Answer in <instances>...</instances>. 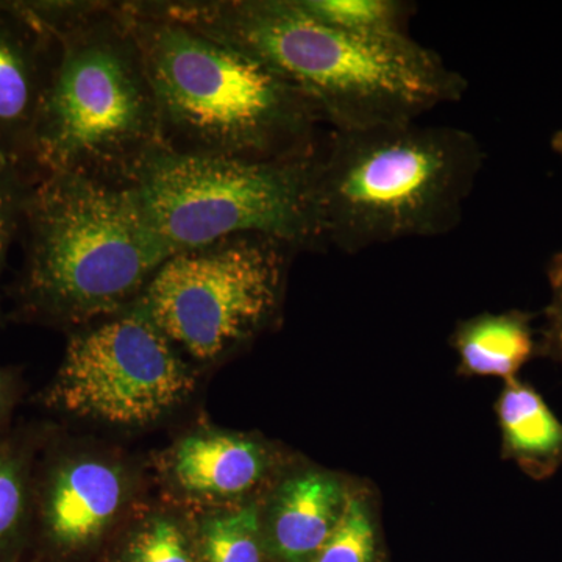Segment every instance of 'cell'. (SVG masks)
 I'll return each mask as SVG.
<instances>
[{
  "label": "cell",
  "mask_w": 562,
  "mask_h": 562,
  "mask_svg": "<svg viewBox=\"0 0 562 562\" xmlns=\"http://www.w3.org/2000/svg\"><path fill=\"white\" fill-rule=\"evenodd\" d=\"M139 3L261 63L305 95L331 131L416 122L468 90L460 72L412 36L368 38L339 31L299 0Z\"/></svg>",
  "instance_id": "cell-1"
},
{
  "label": "cell",
  "mask_w": 562,
  "mask_h": 562,
  "mask_svg": "<svg viewBox=\"0 0 562 562\" xmlns=\"http://www.w3.org/2000/svg\"><path fill=\"white\" fill-rule=\"evenodd\" d=\"M57 43L33 138L41 176L74 173L125 187L162 147L143 55L121 2L25 0Z\"/></svg>",
  "instance_id": "cell-2"
},
{
  "label": "cell",
  "mask_w": 562,
  "mask_h": 562,
  "mask_svg": "<svg viewBox=\"0 0 562 562\" xmlns=\"http://www.w3.org/2000/svg\"><path fill=\"white\" fill-rule=\"evenodd\" d=\"M121 3L154 88L165 149L244 161L317 149L324 117L272 70L139 2Z\"/></svg>",
  "instance_id": "cell-3"
},
{
  "label": "cell",
  "mask_w": 562,
  "mask_h": 562,
  "mask_svg": "<svg viewBox=\"0 0 562 562\" xmlns=\"http://www.w3.org/2000/svg\"><path fill=\"white\" fill-rule=\"evenodd\" d=\"M472 133L447 125L331 131L314 166L321 247L358 254L460 225L483 168Z\"/></svg>",
  "instance_id": "cell-4"
},
{
  "label": "cell",
  "mask_w": 562,
  "mask_h": 562,
  "mask_svg": "<svg viewBox=\"0 0 562 562\" xmlns=\"http://www.w3.org/2000/svg\"><path fill=\"white\" fill-rule=\"evenodd\" d=\"M21 243L11 317L68 333L138 301L168 260L124 187L74 173L41 177Z\"/></svg>",
  "instance_id": "cell-5"
},
{
  "label": "cell",
  "mask_w": 562,
  "mask_h": 562,
  "mask_svg": "<svg viewBox=\"0 0 562 562\" xmlns=\"http://www.w3.org/2000/svg\"><path fill=\"white\" fill-rule=\"evenodd\" d=\"M316 150L276 161L192 157L160 147L124 190L166 257L236 235L321 249L314 205Z\"/></svg>",
  "instance_id": "cell-6"
},
{
  "label": "cell",
  "mask_w": 562,
  "mask_h": 562,
  "mask_svg": "<svg viewBox=\"0 0 562 562\" xmlns=\"http://www.w3.org/2000/svg\"><path fill=\"white\" fill-rule=\"evenodd\" d=\"M297 247L236 235L171 255L138 299L192 364L238 353L280 321Z\"/></svg>",
  "instance_id": "cell-7"
},
{
  "label": "cell",
  "mask_w": 562,
  "mask_h": 562,
  "mask_svg": "<svg viewBox=\"0 0 562 562\" xmlns=\"http://www.w3.org/2000/svg\"><path fill=\"white\" fill-rule=\"evenodd\" d=\"M195 384L198 368L136 301L69 333L60 368L40 401L79 419L147 427L180 408Z\"/></svg>",
  "instance_id": "cell-8"
},
{
  "label": "cell",
  "mask_w": 562,
  "mask_h": 562,
  "mask_svg": "<svg viewBox=\"0 0 562 562\" xmlns=\"http://www.w3.org/2000/svg\"><path fill=\"white\" fill-rule=\"evenodd\" d=\"M133 490L131 469L110 454L40 453L29 562H68L98 546L127 513Z\"/></svg>",
  "instance_id": "cell-9"
},
{
  "label": "cell",
  "mask_w": 562,
  "mask_h": 562,
  "mask_svg": "<svg viewBox=\"0 0 562 562\" xmlns=\"http://www.w3.org/2000/svg\"><path fill=\"white\" fill-rule=\"evenodd\" d=\"M276 454L241 432L198 430L172 443L161 458L162 479L173 494L206 512L254 502L271 479Z\"/></svg>",
  "instance_id": "cell-10"
},
{
  "label": "cell",
  "mask_w": 562,
  "mask_h": 562,
  "mask_svg": "<svg viewBox=\"0 0 562 562\" xmlns=\"http://www.w3.org/2000/svg\"><path fill=\"white\" fill-rule=\"evenodd\" d=\"M55 55L54 35L27 2L0 0V157L32 169L36 122Z\"/></svg>",
  "instance_id": "cell-11"
},
{
  "label": "cell",
  "mask_w": 562,
  "mask_h": 562,
  "mask_svg": "<svg viewBox=\"0 0 562 562\" xmlns=\"http://www.w3.org/2000/svg\"><path fill=\"white\" fill-rule=\"evenodd\" d=\"M349 495L328 472L310 469L281 480L262 513L271 560L312 562L338 527Z\"/></svg>",
  "instance_id": "cell-12"
},
{
  "label": "cell",
  "mask_w": 562,
  "mask_h": 562,
  "mask_svg": "<svg viewBox=\"0 0 562 562\" xmlns=\"http://www.w3.org/2000/svg\"><path fill=\"white\" fill-rule=\"evenodd\" d=\"M503 454L536 480L562 464V424L530 384L506 380L497 402Z\"/></svg>",
  "instance_id": "cell-13"
},
{
  "label": "cell",
  "mask_w": 562,
  "mask_h": 562,
  "mask_svg": "<svg viewBox=\"0 0 562 562\" xmlns=\"http://www.w3.org/2000/svg\"><path fill=\"white\" fill-rule=\"evenodd\" d=\"M46 442L38 425H20L0 439V562L31 558L33 483Z\"/></svg>",
  "instance_id": "cell-14"
},
{
  "label": "cell",
  "mask_w": 562,
  "mask_h": 562,
  "mask_svg": "<svg viewBox=\"0 0 562 562\" xmlns=\"http://www.w3.org/2000/svg\"><path fill=\"white\" fill-rule=\"evenodd\" d=\"M461 371L480 376L516 379L536 351L530 314H482L462 322L454 333Z\"/></svg>",
  "instance_id": "cell-15"
},
{
  "label": "cell",
  "mask_w": 562,
  "mask_h": 562,
  "mask_svg": "<svg viewBox=\"0 0 562 562\" xmlns=\"http://www.w3.org/2000/svg\"><path fill=\"white\" fill-rule=\"evenodd\" d=\"M192 525L199 562L272 561L262 531V513L255 501L205 512Z\"/></svg>",
  "instance_id": "cell-16"
},
{
  "label": "cell",
  "mask_w": 562,
  "mask_h": 562,
  "mask_svg": "<svg viewBox=\"0 0 562 562\" xmlns=\"http://www.w3.org/2000/svg\"><path fill=\"white\" fill-rule=\"evenodd\" d=\"M110 562H199L194 525L172 509H149L125 528Z\"/></svg>",
  "instance_id": "cell-17"
},
{
  "label": "cell",
  "mask_w": 562,
  "mask_h": 562,
  "mask_svg": "<svg viewBox=\"0 0 562 562\" xmlns=\"http://www.w3.org/2000/svg\"><path fill=\"white\" fill-rule=\"evenodd\" d=\"M317 20L368 38L408 36L405 25L412 7L397 0H299Z\"/></svg>",
  "instance_id": "cell-18"
},
{
  "label": "cell",
  "mask_w": 562,
  "mask_h": 562,
  "mask_svg": "<svg viewBox=\"0 0 562 562\" xmlns=\"http://www.w3.org/2000/svg\"><path fill=\"white\" fill-rule=\"evenodd\" d=\"M41 177L29 166L0 157V328L9 319L3 310V272L11 247L21 241L29 205Z\"/></svg>",
  "instance_id": "cell-19"
},
{
  "label": "cell",
  "mask_w": 562,
  "mask_h": 562,
  "mask_svg": "<svg viewBox=\"0 0 562 562\" xmlns=\"http://www.w3.org/2000/svg\"><path fill=\"white\" fill-rule=\"evenodd\" d=\"M375 527L368 505L350 497L338 527L312 562H375Z\"/></svg>",
  "instance_id": "cell-20"
},
{
  "label": "cell",
  "mask_w": 562,
  "mask_h": 562,
  "mask_svg": "<svg viewBox=\"0 0 562 562\" xmlns=\"http://www.w3.org/2000/svg\"><path fill=\"white\" fill-rule=\"evenodd\" d=\"M549 280L550 288H552V301L547 308L543 347L562 362V251L550 262Z\"/></svg>",
  "instance_id": "cell-21"
},
{
  "label": "cell",
  "mask_w": 562,
  "mask_h": 562,
  "mask_svg": "<svg viewBox=\"0 0 562 562\" xmlns=\"http://www.w3.org/2000/svg\"><path fill=\"white\" fill-rule=\"evenodd\" d=\"M21 397V372L14 368L0 366V439L11 430V419Z\"/></svg>",
  "instance_id": "cell-22"
},
{
  "label": "cell",
  "mask_w": 562,
  "mask_h": 562,
  "mask_svg": "<svg viewBox=\"0 0 562 562\" xmlns=\"http://www.w3.org/2000/svg\"><path fill=\"white\" fill-rule=\"evenodd\" d=\"M552 147L554 150L558 151V154L562 157V128L560 132L557 133V135L553 136L552 139Z\"/></svg>",
  "instance_id": "cell-23"
}]
</instances>
